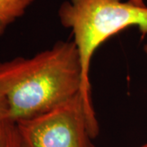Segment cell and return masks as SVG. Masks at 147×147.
Wrapping results in <instances>:
<instances>
[{"label":"cell","instance_id":"cell-3","mask_svg":"<svg viewBox=\"0 0 147 147\" xmlns=\"http://www.w3.org/2000/svg\"><path fill=\"white\" fill-rule=\"evenodd\" d=\"M21 147H96L98 136L81 94L42 115L16 122Z\"/></svg>","mask_w":147,"mask_h":147},{"label":"cell","instance_id":"cell-4","mask_svg":"<svg viewBox=\"0 0 147 147\" xmlns=\"http://www.w3.org/2000/svg\"><path fill=\"white\" fill-rule=\"evenodd\" d=\"M34 0H0V37L7 27L23 16Z\"/></svg>","mask_w":147,"mask_h":147},{"label":"cell","instance_id":"cell-7","mask_svg":"<svg viewBox=\"0 0 147 147\" xmlns=\"http://www.w3.org/2000/svg\"><path fill=\"white\" fill-rule=\"evenodd\" d=\"M128 2L136 6H139V7H146L143 0H128Z\"/></svg>","mask_w":147,"mask_h":147},{"label":"cell","instance_id":"cell-1","mask_svg":"<svg viewBox=\"0 0 147 147\" xmlns=\"http://www.w3.org/2000/svg\"><path fill=\"white\" fill-rule=\"evenodd\" d=\"M82 88V65L73 41L0 62V92L15 123L53 110L81 94Z\"/></svg>","mask_w":147,"mask_h":147},{"label":"cell","instance_id":"cell-5","mask_svg":"<svg viewBox=\"0 0 147 147\" xmlns=\"http://www.w3.org/2000/svg\"><path fill=\"white\" fill-rule=\"evenodd\" d=\"M0 147H21L15 122L7 120L0 124Z\"/></svg>","mask_w":147,"mask_h":147},{"label":"cell","instance_id":"cell-8","mask_svg":"<svg viewBox=\"0 0 147 147\" xmlns=\"http://www.w3.org/2000/svg\"><path fill=\"white\" fill-rule=\"evenodd\" d=\"M144 51H145V53L147 54V43L144 46Z\"/></svg>","mask_w":147,"mask_h":147},{"label":"cell","instance_id":"cell-2","mask_svg":"<svg viewBox=\"0 0 147 147\" xmlns=\"http://www.w3.org/2000/svg\"><path fill=\"white\" fill-rule=\"evenodd\" d=\"M61 25L70 29L83 70L81 96L91 123L100 130L95 113L89 72L96 50L112 36L136 26L142 37L147 34V7L122 0H69L58 11Z\"/></svg>","mask_w":147,"mask_h":147},{"label":"cell","instance_id":"cell-6","mask_svg":"<svg viewBox=\"0 0 147 147\" xmlns=\"http://www.w3.org/2000/svg\"><path fill=\"white\" fill-rule=\"evenodd\" d=\"M7 120H10L8 105L5 97L0 92V124Z\"/></svg>","mask_w":147,"mask_h":147},{"label":"cell","instance_id":"cell-9","mask_svg":"<svg viewBox=\"0 0 147 147\" xmlns=\"http://www.w3.org/2000/svg\"><path fill=\"white\" fill-rule=\"evenodd\" d=\"M141 147H147V142H146V144H144L143 146H141Z\"/></svg>","mask_w":147,"mask_h":147}]
</instances>
